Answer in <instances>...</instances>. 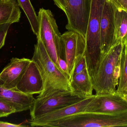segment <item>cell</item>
Here are the masks:
<instances>
[{
	"label": "cell",
	"mask_w": 127,
	"mask_h": 127,
	"mask_svg": "<svg viewBox=\"0 0 127 127\" xmlns=\"http://www.w3.org/2000/svg\"><path fill=\"white\" fill-rule=\"evenodd\" d=\"M37 39L31 60L38 68L43 83L42 91L37 97H42L57 91H73L69 76L54 62L41 39Z\"/></svg>",
	"instance_id": "6da1fadb"
},
{
	"label": "cell",
	"mask_w": 127,
	"mask_h": 127,
	"mask_svg": "<svg viewBox=\"0 0 127 127\" xmlns=\"http://www.w3.org/2000/svg\"><path fill=\"white\" fill-rule=\"evenodd\" d=\"M125 44H114L103 57L92 82L95 94L117 92L120 74L121 56Z\"/></svg>",
	"instance_id": "7a4b0ae2"
},
{
	"label": "cell",
	"mask_w": 127,
	"mask_h": 127,
	"mask_svg": "<svg viewBox=\"0 0 127 127\" xmlns=\"http://www.w3.org/2000/svg\"><path fill=\"white\" fill-rule=\"evenodd\" d=\"M106 0H91V9L86 36L85 53L87 69L93 81L101 61L100 22Z\"/></svg>",
	"instance_id": "3957f363"
},
{
	"label": "cell",
	"mask_w": 127,
	"mask_h": 127,
	"mask_svg": "<svg viewBox=\"0 0 127 127\" xmlns=\"http://www.w3.org/2000/svg\"><path fill=\"white\" fill-rule=\"evenodd\" d=\"M38 16L39 27L37 38L41 39L51 59L60 68L58 58L65 59L62 35L56 19L50 10L43 8L39 9Z\"/></svg>",
	"instance_id": "277c9868"
},
{
	"label": "cell",
	"mask_w": 127,
	"mask_h": 127,
	"mask_svg": "<svg viewBox=\"0 0 127 127\" xmlns=\"http://www.w3.org/2000/svg\"><path fill=\"white\" fill-rule=\"evenodd\" d=\"M86 98L72 91H59L35 98L30 111L31 119L77 103Z\"/></svg>",
	"instance_id": "5b68a950"
},
{
	"label": "cell",
	"mask_w": 127,
	"mask_h": 127,
	"mask_svg": "<svg viewBox=\"0 0 127 127\" xmlns=\"http://www.w3.org/2000/svg\"><path fill=\"white\" fill-rule=\"evenodd\" d=\"M65 60L68 65L71 80L75 66L85 55L86 50V37L77 31L68 30L62 35Z\"/></svg>",
	"instance_id": "8992f818"
},
{
	"label": "cell",
	"mask_w": 127,
	"mask_h": 127,
	"mask_svg": "<svg viewBox=\"0 0 127 127\" xmlns=\"http://www.w3.org/2000/svg\"><path fill=\"white\" fill-rule=\"evenodd\" d=\"M66 28L77 31L86 37L91 9V0H65Z\"/></svg>",
	"instance_id": "52a82bcc"
},
{
	"label": "cell",
	"mask_w": 127,
	"mask_h": 127,
	"mask_svg": "<svg viewBox=\"0 0 127 127\" xmlns=\"http://www.w3.org/2000/svg\"><path fill=\"white\" fill-rule=\"evenodd\" d=\"M127 110V101L118 92L108 94L95 95L85 112L112 114Z\"/></svg>",
	"instance_id": "ba28073f"
},
{
	"label": "cell",
	"mask_w": 127,
	"mask_h": 127,
	"mask_svg": "<svg viewBox=\"0 0 127 127\" xmlns=\"http://www.w3.org/2000/svg\"><path fill=\"white\" fill-rule=\"evenodd\" d=\"M94 95L86 98L77 103L47 113L34 119H30L28 123L32 127H46L48 125L58 122L76 113L84 112L86 107Z\"/></svg>",
	"instance_id": "9c48e42d"
},
{
	"label": "cell",
	"mask_w": 127,
	"mask_h": 127,
	"mask_svg": "<svg viewBox=\"0 0 127 127\" xmlns=\"http://www.w3.org/2000/svg\"><path fill=\"white\" fill-rule=\"evenodd\" d=\"M115 8L112 3L109 0H106L100 22L101 60L104 56L113 45L115 31Z\"/></svg>",
	"instance_id": "30bf717a"
},
{
	"label": "cell",
	"mask_w": 127,
	"mask_h": 127,
	"mask_svg": "<svg viewBox=\"0 0 127 127\" xmlns=\"http://www.w3.org/2000/svg\"><path fill=\"white\" fill-rule=\"evenodd\" d=\"M31 60L13 57L9 63L0 73V81L4 87L15 89Z\"/></svg>",
	"instance_id": "8fae6325"
},
{
	"label": "cell",
	"mask_w": 127,
	"mask_h": 127,
	"mask_svg": "<svg viewBox=\"0 0 127 127\" xmlns=\"http://www.w3.org/2000/svg\"><path fill=\"white\" fill-rule=\"evenodd\" d=\"M43 87L41 74L36 65L31 60L15 89L27 94L33 95L40 94Z\"/></svg>",
	"instance_id": "7c38bea8"
},
{
	"label": "cell",
	"mask_w": 127,
	"mask_h": 127,
	"mask_svg": "<svg viewBox=\"0 0 127 127\" xmlns=\"http://www.w3.org/2000/svg\"><path fill=\"white\" fill-rule=\"evenodd\" d=\"M0 98L12 104L16 113L30 110L35 99L33 95L27 94L16 89L5 88L0 81Z\"/></svg>",
	"instance_id": "4fadbf2b"
},
{
	"label": "cell",
	"mask_w": 127,
	"mask_h": 127,
	"mask_svg": "<svg viewBox=\"0 0 127 127\" xmlns=\"http://www.w3.org/2000/svg\"><path fill=\"white\" fill-rule=\"evenodd\" d=\"M70 82L73 92L78 95L84 98L93 95V84L87 68L74 76Z\"/></svg>",
	"instance_id": "5bb4252c"
},
{
	"label": "cell",
	"mask_w": 127,
	"mask_h": 127,
	"mask_svg": "<svg viewBox=\"0 0 127 127\" xmlns=\"http://www.w3.org/2000/svg\"><path fill=\"white\" fill-rule=\"evenodd\" d=\"M16 0H0V25L18 22L21 12Z\"/></svg>",
	"instance_id": "9a60e30c"
},
{
	"label": "cell",
	"mask_w": 127,
	"mask_h": 127,
	"mask_svg": "<svg viewBox=\"0 0 127 127\" xmlns=\"http://www.w3.org/2000/svg\"><path fill=\"white\" fill-rule=\"evenodd\" d=\"M115 31L113 45L127 42V11L115 6Z\"/></svg>",
	"instance_id": "2e32d148"
},
{
	"label": "cell",
	"mask_w": 127,
	"mask_h": 127,
	"mask_svg": "<svg viewBox=\"0 0 127 127\" xmlns=\"http://www.w3.org/2000/svg\"><path fill=\"white\" fill-rule=\"evenodd\" d=\"M19 7L22 9L27 16L30 24L31 29L36 36L38 34L39 21L30 0H16Z\"/></svg>",
	"instance_id": "e0dca14e"
},
{
	"label": "cell",
	"mask_w": 127,
	"mask_h": 127,
	"mask_svg": "<svg viewBox=\"0 0 127 127\" xmlns=\"http://www.w3.org/2000/svg\"><path fill=\"white\" fill-rule=\"evenodd\" d=\"M120 65V74L117 92L123 96L127 95V62L122 49Z\"/></svg>",
	"instance_id": "ac0fdd59"
},
{
	"label": "cell",
	"mask_w": 127,
	"mask_h": 127,
	"mask_svg": "<svg viewBox=\"0 0 127 127\" xmlns=\"http://www.w3.org/2000/svg\"><path fill=\"white\" fill-rule=\"evenodd\" d=\"M15 113L16 110L12 104L0 98V118L7 117Z\"/></svg>",
	"instance_id": "d6986e66"
},
{
	"label": "cell",
	"mask_w": 127,
	"mask_h": 127,
	"mask_svg": "<svg viewBox=\"0 0 127 127\" xmlns=\"http://www.w3.org/2000/svg\"><path fill=\"white\" fill-rule=\"evenodd\" d=\"M10 24H5L0 25V49L4 45L7 34Z\"/></svg>",
	"instance_id": "ffe728a7"
},
{
	"label": "cell",
	"mask_w": 127,
	"mask_h": 127,
	"mask_svg": "<svg viewBox=\"0 0 127 127\" xmlns=\"http://www.w3.org/2000/svg\"><path fill=\"white\" fill-rule=\"evenodd\" d=\"M87 68V65L86 60V56L85 55L82 57V59L79 61V62L75 66V68L72 74L71 79L74 76L82 72Z\"/></svg>",
	"instance_id": "44dd1931"
},
{
	"label": "cell",
	"mask_w": 127,
	"mask_h": 127,
	"mask_svg": "<svg viewBox=\"0 0 127 127\" xmlns=\"http://www.w3.org/2000/svg\"><path fill=\"white\" fill-rule=\"evenodd\" d=\"M117 8L127 11V0H109Z\"/></svg>",
	"instance_id": "7402d4cb"
},
{
	"label": "cell",
	"mask_w": 127,
	"mask_h": 127,
	"mask_svg": "<svg viewBox=\"0 0 127 127\" xmlns=\"http://www.w3.org/2000/svg\"><path fill=\"white\" fill-rule=\"evenodd\" d=\"M58 60L60 67L62 71L65 74H67L69 77L68 73V65H67L66 61L65 60L60 58H58Z\"/></svg>",
	"instance_id": "603a6c76"
},
{
	"label": "cell",
	"mask_w": 127,
	"mask_h": 127,
	"mask_svg": "<svg viewBox=\"0 0 127 127\" xmlns=\"http://www.w3.org/2000/svg\"><path fill=\"white\" fill-rule=\"evenodd\" d=\"M53 0L56 6L65 12L66 8L65 0Z\"/></svg>",
	"instance_id": "cb8c5ba5"
},
{
	"label": "cell",
	"mask_w": 127,
	"mask_h": 127,
	"mask_svg": "<svg viewBox=\"0 0 127 127\" xmlns=\"http://www.w3.org/2000/svg\"><path fill=\"white\" fill-rule=\"evenodd\" d=\"M25 127V126L21 125L14 124H11V123H8V122H4L0 121V127Z\"/></svg>",
	"instance_id": "d4e9b609"
},
{
	"label": "cell",
	"mask_w": 127,
	"mask_h": 127,
	"mask_svg": "<svg viewBox=\"0 0 127 127\" xmlns=\"http://www.w3.org/2000/svg\"><path fill=\"white\" fill-rule=\"evenodd\" d=\"M123 97L127 101V95H123Z\"/></svg>",
	"instance_id": "484cf974"
},
{
	"label": "cell",
	"mask_w": 127,
	"mask_h": 127,
	"mask_svg": "<svg viewBox=\"0 0 127 127\" xmlns=\"http://www.w3.org/2000/svg\"><path fill=\"white\" fill-rule=\"evenodd\" d=\"M4 0V1H8V0Z\"/></svg>",
	"instance_id": "4316f807"
}]
</instances>
